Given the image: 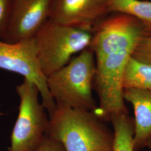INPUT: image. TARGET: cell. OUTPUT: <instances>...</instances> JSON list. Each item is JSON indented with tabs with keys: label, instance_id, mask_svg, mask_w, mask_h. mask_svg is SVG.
<instances>
[{
	"label": "cell",
	"instance_id": "7c38bea8",
	"mask_svg": "<svg viewBox=\"0 0 151 151\" xmlns=\"http://www.w3.org/2000/svg\"><path fill=\"white\" fill-rule=\"evenodd\" d=\"M111 14L121 13L139 20L151 29V1L109 0Z\"/></svg>",
	"mask_w": 151,
	"mask_h": 151
},
{
	"label": "cell",
	"instance_id": "6da1fadb",
	"mask_svg": "<svg viewBox=\"0 0 151 151\" xmlns=\"http://www.w3.org/2000/svg\"><path fill=\"white\" fill-rule=\"evenodd\" d=\"M151 29L138 19L113 13L93 30L89 48L96 59L93 89L99 99L94 112L103 121L114 114L128 113L122 85L124 70L141 39Z\"/></svg>",
	"mask_w": 151,
	"mask_h": 151
},
{
	"label": "cell",
	"instance_id": "3957f363",
	"mask_svg": "<svg viewBox=\"0 0 151 151\" xmlns=\"http://www.w3.org/2000/svg\"><path fill=\"white\" fill-rule=\"evenodd\" d=\"M95 72V55L88 47L48 76V86L56 105L95 112L97 106L92 89Z\"/></svg>",
	"mask_w": 151,
	"mask_h": 151
},
{
	"label": "cell",
	"instance_id": "7a4b0ae2",
	"mask_svg": "<svg viewBox=\"0 0 151 151\" xmlns=\"http://www.w3.org/2000/svg\"><path fill=\"white\" fill-rule=\"evenodd\" d=\"M45 134L65 151H112L114 134L93 111L56 105Z\"/></svg>",
	"mask_w": 151,
	"mask_h": 151
},
{
	"label": "cell",
	"instance_id": "ba28073f",
	"mask_svg": "<svg viewBox=\"0 0 151 151\" xmlns=\"http://www.w3.org/2000/svg\"><path fill=\"white\" fill-rule=\"evenodd\" d=\"M110 14L109 0H54L49 20L93 32Z\"/></svg>",
	"mask_w": 151,
	"mask_h": 151
},
{
	"label": "cell",
	"instance_id": "d6986e66",
	"mask_svg": "<svg viewBox=\"0 0 151 151\" xmlns=\"http://www.w3.org/2000/svg\"><path fill=\"white\" fill-rule=\"evenodd\" d=\"M146 1H147V0H146Z\"/></svg>",
	"mask_w": 151,
	"mask_h": 151
},
{
	"label": "cell",
	"instance_id": "277c9868",
	"mask_svg": "<svg viewBox=\"0 0 151 151\" xmlns=\"http://www.w3.org/2000/svg\"><path fill=\"white\" fill-rule=\"evenodd\" d=\"M92 37L90 30L49 20L34 38L44 74L48 77L64 67L73 54L90 46Z\"/></svg>",
	"mask_w": 151,
	"mask_h": 151
},
{
	"label": "cell",
	"instance_id": "8fae6325",
	"mask_svg": "<svg viewBox=\"0 0 151 151\" xmlns=\"http://www.w3.org/2000/svg\"><path fill=\"white\" fill-rule=\"evenodd\" d=\"M124 88H138L151 91V65L131 57L124 70L123 81Z\"/></svg>",
	"mask_w": 151,
	"mask_h": 151
},
{
	"label": "cell",
	"instance_id": "2e32d148",
	"mask_svg": "<svg viewBox=\"0 0 151 151\" xmlns=\"http://www.w3.org/2000/svg\"><path fill=\"white\" fill-rule=\"evenodd\" d=\"M147 147H149V148L150 149V150L151 151V139H150L149 141H148V145H147Z\"/></svg>",
	"mask_w": 151,
	"mask_h": 151
},
{
	"label": "cell",
	"instance_id": "5bb4252c",
	"mask_svg": "<svg viewBox=\"0 0 151 151\" xmlns=\"http://www.w3.org/2000/svg\"><path fill=\"white\" fill-rule=\"evenodd\" d=\"M14 0H0V40L5 34Z\"/></svg>",
	"mask_w": 151,
	"mask_h": 151
},
{
	"label": "cell",
	"instance_id": "ac0fdd59",
	"mask_svg": "<svg viewBox=\"0 0 151 151\" xmlns=\"http://www.w3.org/2000/svg\"></svg>",
	"mask_w": 151,
	"mask_h": 151
},
{
	"label": "cell",
	"instance_id": "9a60e30c",
	"mask_svg": "<svg viewBox=\"0 0 151 151\" xmlns=\"http://www.w3.org/2000/svg\"><path fill=\"white\" fill-rule=\"evenodd\" d=\"M36 151H65V150L60 142L45 134Z\"/></svg>",
	"mask_w": 151,
	"mask_h": 151
},
{
	"label": "cell",
	"instance_id": "8992f818",
	"mask_svg": "<svg viewBox=\"0 0 151 151\" xmlns=\"http://www.w3.org/2000/svg\"><path fill=\"white\" fill-rule=\"evenodd\" d=\"M0 69L18 73L35 83L49 118L52 115L56 104L49 91L47 77L39 63L34 38L13 44L0 40Z\"/></svg>",
	"mask_w": 151,
	"mask_h": 151
},
{
	"label": "cell",
	"instance_id": "5b68a950",
	"mask_svg": "<svg viewBox=\"0 0 151 151\" xmlns=\"http://www.w3.org/2000/svg\"><path fill=\"white\" fill-rule=\"evenodd\" d=\"M16 91L20 105L9 151H36L45 135L49 118L39 101L40 92L35 83L24 78Z\"/></svg>",
	"mask_w": 151,
	"mask_h": 151
},
{
	"label": "cell",
	"instance_id": "9c48e42d",
	"mask_svg": "<svg viewBox=\"0 0 151 151\" xmlns=\"http://www.w3.org/2000/svg\"><path fill=\"white\" fill-rule=\"evenodd\" d=\"M123 98L133 105L134 113V151L147 146L151 138V91L124 88Z\"/></svg>",
	"mask_w": 151,
	"mask_h": 151
},
{
	"label": "cell",
	"instance_id": "4fadbf2b",
	"mask_svg": "<svg viewBox=\"0 0 151 151\" xmlns=\"http://www.w3.org/2000/svg\"><path fill=\"white\" fill-rule=\"evenodd\" d=\"M132 57L138 61L151 65V34L141 39Z\"/></svg>",
	"mask_w": 151,
	"mask_h": 151
},
{
	"label": "cell",
	"instance_id": "e0dca14e",
	"mask_svg": "<svg viewBox=\"0 0 151 151\" xmlns=\"http://www.w3.org/2000/svg\"><path fill=\"white\" fill-rule=\"evenodd\" d=\"M4 115V114L2 113H1V112H0V117H1V116Z\"/></svg>",
	"mask_w": 151,
	"mask_h": 151
},
{
	"label": "cell",
	"instance_id": "52a82bcc",
	"mask_svg": "<svg viewBox=\"0 0 151 151\" xmlns=\"http://www.w3.org/2000/svg\"><path fill=\"white\" fill-rule=\"evenodd\" d=\"M54 0H14L2 40L16 43L35 38L50 19Z\"/></svg>",
	"mask_w": 151,
	"mask_h": 151
},
{
	"label": "cell",
	"instance_id": "30bf717a",
	"mask_svg": "<svg viewBox=\"0 0 151 151\" xmlns=\"http://www.w3.org/2000/svg\"><path fill=\"white\" fill-rule=\"evenodd\" d=\"M113 126L112 151H134V121L128 113L113 115L109 119Z\"/></svg>",
	"mask_w": 151,
	"mask_h": 151
}]
</instances>
